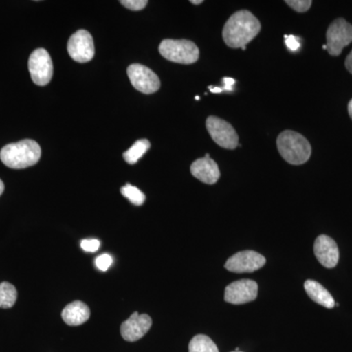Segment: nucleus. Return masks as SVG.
Returning <instances> with one entry per match:
<instances>
[{"label":"nucleus","instance_id":"nucleus-31","mask_svg":"<svg viewBox=\"0 0 352 352\" xmlns=\"http://www.w3.org/2000/svg\"><path fill=\"white\" fill-rule=\"evenodd\" d=\"M191 2L192 4H195V6H199V4H201L203 3V0H191Z\"/></svg>","mask_w":352,"mask_h":352},{"label":"nucleus","instance_id":"nucleus-20","mask_svg":"<svg viewBox=\"0 0 352 352\" xmlns=\"http://www.w3.org/2000/svg\"><path fill=\"white\" fill-rule=\"evenodd\" d=\"M122 196L126 197L134 206H142L146 200V196L138 187L131 184H126L120 189Z\"/></svg>","mask_w":352,"mask_h":352},{"label":"nucleus","instance_id":"nucleus-29","mask_svg":"<svg viewBox=\"0 0 352 352\" xmlns=\"http://www.w3.org/2000/svg\"><path fill=\"white\" fill-rule=\"evenodd\" d=\"M4 188H6V187H4V183L1 179H0V196H1L2 193H3Z\"/></svg>","mask_w":352,"mask_h":352},{"label":"nucleus","instance_id":"nucleus-28","mask_svg":"<svg viewBox=\"0 0 352 352\" xmlns=\"http://www.w3.org/2000/svg\"><path fill=\"white\" fill-rule=\"evenodd\" d=\"M208 88H210V91H212V94H219V92L222 91L221 88L214 87H210Z\"/></svg>","mask_w":352,"mask_h":352},{"label":"nucleus","instance_id":"nucleus-5","mask_svg":"<svg viewBox=\"0 0 352 352\" xmlns=\"http://www.w3.org/2000/svg\"><path fill=\"white\" fill-rule=\"evenodd\" d=\"M206 126L210 138L220 147L233 150L239 146V136L237 132L226 120L210 116L206 122Z\"/></svg>","mask_w":352,"mask_h":352},{"label":"nucleus","instance_id":"nucleus-27","mask_svg":"<svg viewBox=\"0 0 352 352\" xmlns=\"http://www.w3.org/2000/svg\"><path fill=\"white\" fill-rule=\"evenodd\" d=\"M346 67L347 71H349V73L352 74V50L351 51V53H349V54L347 55L346 59Z\"/></svg>","mask_w":352,"mask_h":352},{"label":"nucleus","instance_id":"nucleus-10","mask_svg":"<svg viewBox=\"0 0 352 352\" xmlns=\"http://www.w3.org/2000/svg\"><path fill=\"white\" fill-rule=\"evenodd\" d=\"M258 286L256 281L243 279L233 282L226 288L224 300L231 305H244L256 300Z\"/></svg>","mask_w":352,"mask_h":352},{"label":"nucleus","instance_id":"nucleus-30","mask_svg":"<svg viewBox=\"0 0 352 352\" xmlns=\"http://www.w3.org/2000/svg\"><path fill=\"white\" fill-rule=\"evenodd\" d=\"M349 117H351V120H352V99L351 101H349Z\"/></svg>","mask_w":352,"mask_h":352},{"label":"nucleus","instance_id":"nucleus-21","mask_svg":"<svg viewBox=\"0 0 352 352\" xmlns=\"http://www.w3.org/2000/svg\"><path fill=\"white\" fill-rule=\"evenodd\" d=\"M285 2L292 9L300 13L307 12L312 6L311 0H287Z\"/></svg>","mask_w":352,"mask_h":352},{"label":"nucleus","instance_id":"nucleus-4","mask_svg":"<svg viewBox=\"0 0 352 352\" xmlns=\"http://www.w3.org/2000/svg\"><path fill=\"white\" fill-rule=\"evenodd\" d=\"M162 56L175 63H196L200 56L198 46L187 39H164L159 46Z\"/></svg>","mask_w":352,"mask_h":352},{"label":"nucleus","instance_id":"nucleus-34","mask_svg":"<svg viewBox=\"0 0 352 352\" xmlns=\"http://www.w3.org/2000/svg\"><path fill=\"white\" fill-rule=\"evenodd\" d=\"M233 352H241V351H233Z\"/></svg>","mask_w":352,"mask_h":352},{"label":"nucleus","instance_id":"nucleus-1","mask_svg":"<svg viewBox=\"0 0 352 352\" xmlns=\"http://www.w3.org/2000/svg\"><path fill=\"white\" fill-rule=\"evenodd\" d=\"M261 29V23L254 14L248 10H241L227 20L222 36L229 47L243 48L258 36Z\"/></svg>","mask_w":352,"mask_h":352},{"label":"nucleus","instance_id":"nucleus-9","mask_svg":"<svg viewBox=\"0 0 352 352\" xmlns=\"http://www.w3.org/2000/svg\"><path fill=\"white\" fill-rule=\"evenodd\" d=\"M68 52L72 59L78 63H87L95 54L94 38L85 30L75 32L69 39Z\"/></svg>","mask_w":352,"mask_h":352},{"label":"nucleus","instance_id":"nucleus-23","mask_svg":"<svg viewBox=\"0 0 352 352\" xmlns=\"http://www.w3.org/2000/svg\"><path fill=\"white\" fill-rule=\"evenodd\" d=\"M113 263V258L108 254H101L95 259V265L101 271H107Z\"/></svg>","mask_w":352,"mask_h":352},{"label":"nucleus","instance_id":"nucleus-2","mask_svg":"<svg viewBox=\"0 0 352 352\" xmlns=\"http://www.w3.org/2000/svg\"><path fill=\"white\" fill-rule=\"evenodd\" d=\"M41 157V146L32 139L4 146L0 151L2 163L13 170H23L38 163Z\"/></svg>","mask_w":352,"mask_h":352},{"label":"nucleus","instance_id":"nucleus-17","mask_svg":"<svg viewBox=\"0 0 352 352\" xmlns=\"http://www.w3.org/2000/svg\"><path fill=\"white\" fill-rule=\"evenodd\" d=\"M150 147H151V144L147 139H140V140L136 141L127 151L124 153V161L129 164L138 163L143 155L150 149Z\"/></svg>","mask_w":352,"mask_h":352},{"label":"nucleus","instance_id":"nucleus-14","mask_svg":"<svg viewBox=\"0 0 352 352\" xmlns=\"http://www.w3.org/2000/svg\"><path fill=\"white\" fill-rule=\"evenodd\" d=\"M191 173L194 177L206 184H214L219 182L220 170L219 166L210 157H201L192 164Z\"/></svg>","mask_w":352,"mask_h":352},{"label":"nucleus","instance_id":"nucleus-12","mask_svg":"<svg viewBox=\"0 0 352 352\" xmlns=\"http://www.w3.org/2000/svg\"><path fill=\"white\" fill-rule=\"evenodd\" d=\"M151 326L152 319L149 315L134 312L126 321L122 324L120 333L126 342H136L144 337L148 331L151 329Z\"/></svg>","mask_w":352,"mask_h":352},{"label":"nucleus","instance_id":"nucleus-18","mask_svg":"<svg viewBox=\"0 0 352 352\" xmlns=\"http://www.w3.org/2000/svg\"><path fill=\"white\" fill-rule=\"evenodd\" d=\"M189 352H219L217 344L205 335H197L189 344Z\"/></svg>","mask_w":352,"mask_h":352},{"label":"nucleus","instance_id":"nucleus-7","mask_svg":"<svg viewBox=\"0 0 352 352\" xmlns=\"http://www.w3.org/2000/svg\"><path fill=\"white\" fill-rule=\"evenodd\" d=\"M29 71L32 82L36 85H48L53 76V63L50 53L43 48L34 50L30 56Z\"/></svg>","mask_w":352,"mask_h":352},{"label":"nucleus","instance_id":"nucleus-33","mask_svg":"<svg viewBox=\"0 0 352 352\" xmlns=\"http://www.w3.org/2000/svg\"><path fill=\"white\" fill-rule=\"evenodd\" d=\"M195 99H196V100H200V97H199V96H196V97H195Z\"/></svg>","mask_w":352,"mask_h":352},{"label":"nucleus","instance_id":"nucleus-22","mask_svg":"<svg viewBox=\"0 0 352 352\" xmlns=\"http://www.w3.org/2000/svg\"><path fill=\"white\" fill-rule=\"evenodd\" d=\"M120 3L129 10L140 11L147 6L148 1L147 0H122Z\"/></svg>","mask_w":352,"mask_h":352},{"label":"nucleus","instance_id":"nucleus-11","mask_svg":"<svg viewBox=\"0 0 352 352\" xmlns=\"http://www.w3.org/2000/svg\"><path fill=\"white\" fill-rule=\"evenodd\" d=\"M265 263L266 259L263 254L254 251H244L233 254L226 261V268L235 273L254 272L261 270Z\"/></svg>","mask_w":352,"mask_h":352},{"label":"nucleus","instance_id":"nucleus-24","mask_svg":"<svg viewBox=\"0 0 352 352\" xmlns=\"http://www.w3.org/2000/svg\"><path fill=\"white\" fill-rule=\"evenodd\" d=\"M80 247L83 251L87 252H95L98 251L100 248V241L97 239L82 240L80 243Z\"/></svg>","mask_w":352,"mask_h":352},{"label":"nucleus","instance_id":"nucleus-15","mask_svg":"<svg viewBox=\"0 0 352 352\" xmlns=\"http://www.w3.org/2000/svg\"><path fill=\"white\" fill-rule=\"evenodd\" d=\"M89 307L80 300L69 303L62 311V318L69 326L82 325L89 319Z\"/></svg>","mask_w":352,"mask_h":352},{"label":"nucleus","instance_id":"nucleus-3","mask_svg":"<svg viewBox=\"0 0 352 352\" xmlns=\"http://www.w3.org/2000/svg\"><path fill=\"white\" fill-rule=\"evenodd\" d=\"M280 155L287 163L300 166L305 164L311 156V145L298 132L285 131L277 138Z\"/></svg>","mask_w":352,"mask_h":352},{"label":"nucleus","instance_id":"nucleus-25","mask_svg":"<svg viewBox=\"0 0 352 352\" xmlns=\"http://www.w3.org/2000/svg\"><path fill=\"white\" fill-rule=\"evenodd\" d=\"M285 43H286L287 47L289 50L296 51L300 50V43L298 41V38H296L295 36H285Z\"/></svg>","mask_w":352,"mask_h":352},{"label":"nucleus","instance_id":"nucleus-26","mask_svg":"<svg viewBox=\"0 0 352 352\" xmlns=\"http://www.w3.org/2000/svg\"><path fill=\"white\" fill-rule=\"evenodd\" d=\"M224 82V89L229 90V91H232L233 90V85H235V80L234 78H223Z\"/></svg>","mask_w":352,"mask_h":352},{"label":"nucleus","instance_id":"nucleus-16","mask_svg":"<svg viewBox=\"0 0 352 352\" xmlns=\"http://www.w3.org/2000/svg\"><path fill=\"white\" fill-rule=\"evenodd\" d=\"M305 289L308 296L314 302L326 308H333L336 305L332 295L318 282L307 280L305 283Z\"/></svg>","mask_w":352,"mask_h":352},{"label":"nucleus","instance_id":"nucleus-8","mask_svg":"<svg viewBox=\"0 0 352 352\" xmlns=\"http://www.w3.org/2000/svg\"><path fill=\"white\" fill-rule=\"evenodd\" d=\"M127 76L131 85L138 91L145 94L157 92L161 87L159 76L148 67L140 64H132L127 68Z\"/></svg>","mask_w":352,"mask_h":352},{"label":"nucleus","instance_id":"nucleus-13","mask_svg":"<svg viewBox=\"0 0 352 352\" xmlns=\"http://www.w3.org/2000/svg\"><path fill=\"white\" fill-rule=\"evenodd\" d=\"M314 254L319 263L325 267L333 268L339 263V248L329 236L321 235L315 240Z\"/></svg>","mask_w":352,"mask_h":352},{"label":"nucleus","instance_id":"nucleus-32","mask_svg":"<svg viewBox=\"0 0 352 352\" xmlns=\"http://www.w3.org/2000/svg\"><path fill=\"white\" fill-rule=\"evenodd\" d=\"M323 50H327V45H326V44L323 45Z\"/></svg>","mask_w":352,"mask_h":352},{"label":"nucleus","instance_id":"nucleus-6","mask_svg":"<svg viewBox=\"0 0 352 352\" xmlns=\"http://www.w3.org/2000/svg\"><path fill=\"white\" fill-rule=\"evenodd\" d=\"M326 38L329 54L339 56L342 50L352 43V25L342 18L336 19L329 25Z\"/></svg>","mask_w":352,"mask_h":352},{"label":"nucleus","instance_id":"nucleus-19","mask_svg":"<svg viewBox=\"0 0 352 352\" xmlns=\"http://www.w3.org/2000/svg\"><path fill=\"white\" fill-rule=\"evenodd\" d=\"M17 300V289L8 282L0 283V308H11Z\"/></svg>","mask_w":352,"mask_h":352}]
</instances>
